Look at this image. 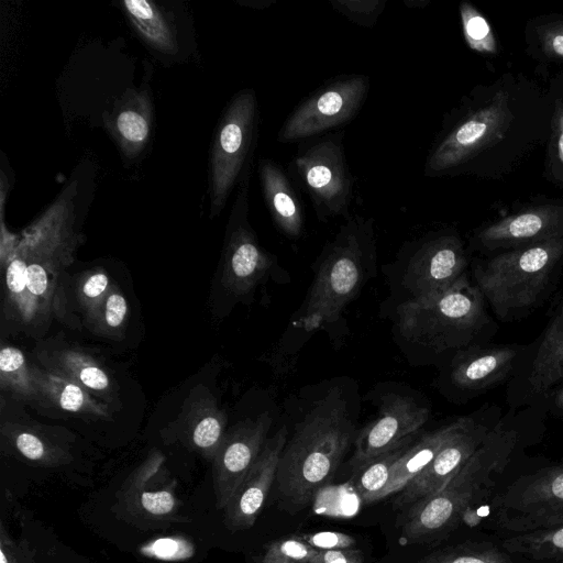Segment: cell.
<instances>
[{
  "label": "cell",
  "instance_id": "cell-30",
  "mask_svg": "<svg viewBox=\"0 0 563 563\" xmlns=\"http://www.w3.org/2000/svg\"><path fill=\"white\" fill-rule=\"evenodd\" d=\"M548 88L553 110L545 143L543 176L553 185L563 188V71L550 79Z\"/></svg>",
  "mask_w": 563,
  "mask_h": 563
},
{
  "label": "cell",
  "instance_id": "cell-8",
  "mask_svg": "<svg viewBox=\"0 0 563 563\" xmlns=\"http://www.w3.org/2000/svg\"><path fill=\"white\" fill-rule=\"evenodd\" d=\"M258 135L256 92L244 88L231 98L214 131L209 157L211 216L218 214L233 188L252 175Z\"/></svg>",
  "mask_w": 563,
  "mask_h": 563
},
{
  "label": "cell",
  "instance_id": "cell-3",
  "mask_svg": "<svg viewBox=\"0 0 563 563\" xmlns=\"http://www.w3.org/2000/svg\"><path fill=\"white\" fill-rule=\"evenodd\" d=\"M355 438L346 400L333 388L297 426L282 452L274 484L287 510L306 507L332 479Z\"/></svg>",
  "mask_w": 563,
  "mask_h": 563
},
{
  "label": "cell",
  "instance_id": "cell-12",
  "mask_svg": "<svg viewBox=\"0 0 563 563\" xmlns=\"http://www.w3.org/2000/svg\"><path fill=\"white\" fill-rule=\"evenodd\" d=\"M563 382V297L543 331L525 345L514 377L506 384L508 408L540 404Z\"/></svg>",
  "mask_w": 563,
  "mask_h": 563
},
{
  "label": "cell",
  "instance_id": "cell-40",
  "mask_svg": "<svg viewBox=\"0 0 563 563\" xmlns=\"http://www.w3.org/2000/svg\"><path fill=\"white\" fill-rule=\"evenodd\" d=\"M299 537L317 550L351 549L356 543L352 536L336 531L303 533Z\"/></svg>",
  "mask_w": 563,
  "mask_h": 563
},
{
  "label": "cell",
  "instance_id": "cell-36",
  "mask_svg": "<svg viewBox=\"0 0 563 563\" xmlns=\"http://www.w3.org/2000/svg\"><path fill=\"white\" fill-rule=\"evenodd\" d=\"M111 287L109 275L102 269L86 272L78 280L76 295L88 322L97 316Z\"/></svg>",
  "mask_w": 563,
  "mask_h": 563
},
{
  "label": "cell",
  "instance_id": "cell-35",
  "mask_svg": "<svg viewBox=\"0 0 563 563\" xmlns=\"http://www.w3.org/2000/svg\"><path fill=\"white\" fill-rule=\"evenodd\" d=\"M129 316V306L124 295L112 285L97 316L89 322L95 330L107 336H120Z\"/></svg>",
  "mask_w": 563,
  "mask_h": 563
},
{
  "label": "cell",
  "instance_id": "cell-27",
  "mask_svg": "<svg viewBox=\"0 0 563 563\" xmlns=\"http://www.w3.org/2000/svg\"><path fill=\"white\" fill-rule=\"evenodd\" d=\"M122 10L139 36L153 49L164 54L178 51L176 30L156 3L147 0H124Z\"/></svg>",
  "mask_w": 563,
  "mask_h": 563
},
{
  "label": "cell",
  "instance_id": "cell-18",
  "mask_svg": "<svg viewBox=\"0 0 563 563\" xmlns=\"http://www.w3.org/2000/svg\"><path fill=\"white\" fill-rule=\"evenodd\" d=\"M429 409L407 396H385L378 416L356 435L350 460L353 473L374 459L413 441L429 419Z\"/></svg>",
  "mask_w": 563,
  "mask_h": 563
},
{
  "label": "cell",
  "instance_id": "cell-2",
  "mask_svg": "<svg viewBox=\"0 0 563 563\" xmlns=\"http://www.w3.org/2000/svg\"><path fill=\"white\" fill-rule=\"evenodd\" d=\"M548 418L541 405L508 408L442 489L405 509L401 516L404 537L418 541L444 532L472 506L490 500L498 479L512 462L526 448L542 439Z\"/></svg>",
  "mask_w": 563,
  "mask_h": 563
},
{
  "label": "cell",
  "instance_id": "cell-47",
  "mask_svg": "<svg viewBox=\"0 0 563 563\" xmlns=\"http://www.w3.org/2000/svg\"><path fill=\"white\" fill-rule=\"evenodd\" d=\"M0 563H8V560L5 558L3 550H1V552H0Z\"/></svg>",
  "mask_w": 563,
  "mask_h": 563
},
{
  "label": "cell",
  "instance_id": "cell-34",
  "mask_svg": "<svg viewBox=\"0 0 563 563\" xmlns=\"http://www.w3.org/2000/svg\"><path fill=\"white\" fill-rule=\"evenodd\" d=\"M459 11L463 35L468 47L479 54H497L498 45L487 19L467 1L460 3Z\"/></svg>",
  "mask_w": 563,
  "mask_h": 563
},
{
  "label": "cell",
  "instance_id": "cell-43",
  "mask_svg": "<svg viewBox=\"0 0 563 563\" xmlns=\"http://www.w3.org/2000/svg\"><path fill=\"white\" fill-rule=\"evenodd\" d=\"M540 404L543 405L549 418L563 421V382Z\"/></svg>",
  "mask_w": 563,
  "mask_h": 563
},
{
  "label": "cell",
  "instance_id": "cell-32",
  "mask_svg": "<svg viewBox=\"0 0 563 563\" xmlns=\"http://www.w3.org/2000/svg\"><path fill=\"white\" fill-rule=\"evenodd\" d=\"M416 563H515V560L493 542L466 541L434 551Z\"/></svg>",
  "mask_w": 563,
  "mask_h": 563
},
{
  "label": "cell",
  "instance_id": "cell-44",
  "mask_svg": "<svg viewBox=\"0 0 563 563\" xmlns=\"http://www.w3.org/2000/svg\"><path fill=\"white\" fill-rule=\"evenodd\" d=\"M178 543L172 539H159L153 544V552L164 559L173 558L178 551Z\"/></svg>",
  "mask_w": 563,
  "mask_h": 563
},
{
  "label": "cell",
  "instance_id": "cell-25",
  "mask_svg": "<svg viewBox=\"0 0 563 563\" xmlns=\"http://www.w3.org/2000/svg\"><path fill=\"white\" fill-rule=\"evenodd\" d=\"M40 402H47L64 411L109 419L107 405L96 400L81 385L46 368L33 365Z\"/></svg>",
  "mask_w": 563,
  "mask_h": 563
},
{
  "label": "cell",
  "instance_id": "cell-9",
  "mask_svg": "<svg viewBox=\"0 0 563 563\" xmlns=\"http://www.w3.org/2000/svg\"><path fill=\"white\" fill-rule=\"evenodd\" d=\"M490 521L508 536L563 525V457L519 475L490 498Z\"/></svg>",
  "mask_w": 563,
  "mask_h": 563
},
{
  "label": "cell",
  "instance_id": "cell-24",
  "mask_svg": "<svg viewBox=\"0 0 563 563\" xmlns=\"http://www.w3.org/2000/svg\"><path fill=\"white\" fill-rule=\"evenodd\" d=\"M191 443L209 455H216L225 434V413L205 388L191 394L180 416Z\"/></svg>",
  "mask_w": 563,
  "mask_h": 563
},
{
  "label": "cell",
  "instance_id": "cell-17",
  "mask_svg": "<svg viewBox=\"0 0 563 563\" xmlns=\"http://www.w3.org/2000/svg\"><path fill=\"white\" fill-rule=\"evenodd\" d=\"M250 179L251 176L239 185L228 222L223 254L222 284L236 296L251 292L273 263L249 222Z\"/></svg>",
  "mask_w": 563,
  "mask_h": 563
},
{
  "label": "cell",
  "instance_id": "cell-31",
  "mask_svg": "<svg viewBox=\"0 0 563 563\" xmlns=\"http://www.w3.org/2000/svg\"><path fill=\"white\" fill-rule=\"evenodd\" d=\"M527 54L542 62L563 63V15L531 19L525 29Z\"/></svg>",
  "mask_w": 563,
  "mask_h": 563
},
{
  "label": "cell",
  "instance_id": "cell-19",
  "mask_svg": "<svg viewBox=\"0 0 563 563\" xmlns=\"http://www.w3.org/2000/svg\"><path fill=\"white\" fill-rule=\"evenodd\" d=\"M272 426V417L263 412L255 419L238 423L225 434L214 455V474L219 507H225L251 471Z\"/></svg>",
  "mask_w": 563,
  "mask_h": 563
},
{
  "label": "cell",
  "instance_id": "cell-13",
  "mask_svg": "<svg viewBox=\"0 0 563 563\" xmlns=\"http://www.w3.org/2000/svg\"><path fill=\"white\" fill-rule=\"evenodd\" d=\"M501 416L503 410L494 404H486L472 412L466 426L397 494L394 508L406 509L419 499L442 489L473 455Z\"/></svg>",
  "mask_w": 563,
  "mask_h": 563
},
{
  "label": "cell",
  "instance_id": "cell-33",
  "mask_svg": "<svg viewBox=\"0 0 563 563\" xmlns=\"http://www.w3.org/2000/svg\"><path fill=\"white\" fill-rule=\"evenodd\" d=\"M412 443L413 441L382 454L353 473V486L364 501H375L379 493L386 487L393 466Z\"/></svg>",
  "mask_w": 563,
  "mask_h": 563
},
{
  "label": "cell",
  "instance_id": "cell-28",
  "mask_svg": "<svg viewBox=\"0 0 563 563\" xmlns=\"http://www.w3.org/2000/svg\"><path fill=\"white\" fill-rule=\"evenodd\" d=\"M500 547L530 563H563V525L508 536Z\"/></svg>",
  "mask_w": 563,
  "mask_h": 563
},
{
  "label": "cell",
  "instance_id": "cell-20",
  "mask_svg": "<svg viewBox=\"0 0 563 563\" xmlns=\"http://www.w3.org/2000/svg\"><path fill=\"white\" fill-rule=\"evenodd\" d=\"M286 443V428H282L266 440L251 471L227 505L228 520L232 528L247 529L254 525L275 483L279 459Z\"/></svg>",
  "mask_w": 563,
  "mask_h": 563
},
{
  "label": "cell",
  "instance_id": "cell-23",
  "mask_svg": "<svg viewBox=\"0 0 563 563\" xmlns=\"http://www.w3.org/2000/svg\"><path fill=\"white\" fill-rule=\"evenodd\" d=\"M470 419L471 413L459 417L452 422L426 433L417 442L412 443L393 466L390 478L375 501L398 494L405 488L410 481L431 463L441 448L466 426Z\"/></svg>",
  "mask_w": 563,
  "mask_h": 563
},
{
  "label": "cell",
  "instance_id": "cell-21",
  "mask_svg": "<svg viewBox=\"0 0 563 563\" xmlns=\"http://www.w3.org/2000/svg\"><path fill=\"white\" fill-rule=\"evenodd\" d=\"M258 177L276 227L288 238L298 239L305 230V209L289 175L275 161L261 158Z\"/></svg>",
  "mask_w": 563,
  "mask_h": 563
},
{
  "label": "cell",
  "instance_id": "cell-16",
  "mask_svg": "<svg viewBox=\"0 0 563 563\" xmlns=\"http://www.w3.org/2000/svg\"><path fill=\"white\" fill-rule=\"evenodd\" d=\"M526 344L484 343L456 352L448 363L445 386L459 400H470L515 375Z\"/></svg>",
  "mask_w": 563,
  "mask_h": 563
},
{
  "label": "cell",
  "instance_id": "cell-15",
  "mask_svg": "<svg viewBox=\"0 0 563 563\" xmlns=\"http://www.w3.org/2000/svg\"><path fill=\"white\" fill-rule=\"evenodd\" d=\"M470 255L455 230L430 232L412 246L402 283L413 297L443 291L470 273Z\"/></svg>",
  "mask_w": 563,
  "mask_h": 563
},
{
  "label": "cell",
  "instance_id": "cell-46",
  "mask_svg": "<svg viewBox=\"0 0 563 563\" xmlns=\"http://www.w3.org/2000/svg\"><path fill=\"white\" fill-rule=\"evenodd\" d=\"M406 7L410 9H423L430 1L429 0H404Z\"/></svg>",
  "mask_w": 563,
  "mask_h": 563
},
{
  "label": "cell",
  "instance_id": "cell-7",
  "mask_svg": "<svg viewBox=\"0 0 563 563\" xmlns=\"http://www.w3.org/2000/svg\"><path fill=\"white\" fill-rule=\"evenodd\" d=\"M75 188L63 195L23 230L16 250L25 257L27 290L36 316L63 311L60 277L71 264L79 234L74 231Z\"/></svg>",
  "mask_w": 563,
  "mask_h": 563
},
{
  "label": "cell",
  "instance_id": "cell-37",
  "mask_svg": "<svg viewBox=\"0 0 563 563\" xmlns=\"http://www.w3.org/2000/svg\"><path fill=\"white\" fill-rule=\"evenodd\" d=\"M317 551L299 536L285 537L269 544L263 563H310Z\"/></svg>",
  "mask_w": 563,
  "mask_h": 563
},
{
  "label": "cell",
  "instance_id": "cell-26",
  "mask_svg": "<svg viewBox=\"0 0 563 563\" xmlns=\"http://www.w3.org/2000/svg\"><path fill=\"white\" fill-rule=\"evenodd\" d=\"M46 369L68 378L100 397L113 396L108 372L90 355L74 349L53 351L45 357Z\"/></svg>",
  "mask_w": 563,
  "mask_h": 563
},
{
  "label": "cell",
  "instance_id": "cell-1",
  "mask_svg": "<svg viewBox=\"0 0 563 563\" xmlns=\"http://www.w3.org/2000/svg\"><path fill=\"white\" fill-rule=\"evenodd\" d=\"M552 110L549 88L523 73L506 71L474 86L444 114L424 176L503 178L545 145Z\"/></svg>",
  "mask_w": 563,
  "mask_h": 563
},
{
  "label": "cell",
  "instance_id": "cell-11",
  "mask_svg": "<svg viewBox=\"0 0 563 563\" xmlns=\"http://www.w3.org/2000/svg\"><path fill=\"white\" fill-rule=\"evenodd\" d=\"M369 86V77L362 74L340 75L325 81L289 113L277 140L302 142L350 122L366 101Z\"/></svg>",
  "mask_w": 563,
  "mask_h": 563
},
{
  "label": "cell",
  "instance_id": "cell-29",
  "mask_svg": "<svg viewBox=\"0 0 563 563\" xmlns=\"http://www.w3.org/2000/svg\"><path fill=\"white\" fill-rule=\"evenodd\" d=\"M0 387L16 400L40 402L33 365L12 345H2L0 351Z\"/></svg>",
  "mask_w": 563,
  "mask_h": 563
},
{
  "label": "cell",
  "instance_id": "cell-41",
  "mask_svg": "<svg viewBox=\"0 0 563 563\" xmlns=\"http://www.w3.org/2000/svg\"><path fill=\"white\" fill-rule=\"evenodd\" d=\"M363 552L356 549L318 550L310 563H363Z\"/></svg>",
  "mask_w": 563,
  "mask_h": 563
},
{
  "label": "cell",
  "instance_id": "cell-45",
  "mask_svg": "<svg viewBox=\"0 0 563 563\" xmlns=\"http://www.w3.org/2000/svg\"><path fill=\"white\" fill-rule=\"evenodd\" d=\"M277 0H247V1H239L241 5L249 7L255 10H265L269 7L274 5Z\"/></svg>",
  "mask_w": 563,
  "mask_h": 563
},
{
  "label": "cell",
  "instance_id": "cell-14",
  "mask_svg": "<svg viewBox=\"0 0 563 563\" xmlns=\"http://www.w3.org/2000/svg\"><path fill=\"white\" fill-rule=\"evenodd\" d=\"M563 238V199L533 203L474 230L467 250L486 257Z\"/></svg>",
  "mask_w": 563,
  "mask_h": 563
},
{
  "label": "cell",
  "instance_id": "cell-22",
  "mask_svg": "<svg viewBox=\"0 0 563 563\" xmlns=\"http://www.w3.org/2000/svg\"><path fill=\"white\" fill-rule=\"evenodd\" d=\"M153 107L146 90H129L108 113L107 125L123 155L136 158L148 143Z\"/></svg>",
  "mask_w": 563,
  "mask_h": 563
},
{
  "label": "cell",
  "instance_id": "cell-6",
  "mask_svg": "<svg viewBox=\"0 0 563 563\" xmlns=\"http://www.w3.org/2000/svg\"><path fill=\"white\" fill-rule=\"evenodd\" d=\"M375 255V220L347 216L323 250L301 318L305 330H314L339 318L363 285Z\"/></svg>",
  "mask_w": 563,
  "mask_h": 563
},
{
  "label": "cell",
  "instance_id": "cell-10",
  "mask_svg": "<svg viewBox=\"0 0 563 563\" xmlns=\"http://www.w3.org/2000/svg\"><path fill=\"white\" fill-rule=\"evenodd\" d=\"M343 137V132H335L305 140L290 162V170L307 192L320 221L339 216L346 218L353 199L354 178Z\"/></svg>",
  "mask_w": 563,
  "mask_h": 563
},
{
  "label": "cell",
  "instance_id": "cell-42",
  "mask_svg": "<svg viewBox=\"0 0 563 563\" xmlns=\"http://www.w3.org/2000/svg\"><path fill=\"white\" fill-rule=\"evenodd\" d=\"M141 504L148 512L154 515H164L169 512L175 506V499L170 493L162 492H146L141 496Z\"/></svg>",
  "mask_w": 563,
  "mask_h": 563
},
{
  "label": "cell",
  "instance_id": "cell-4",
  "mask_svg": "<svg viewBox=\"0 0 563 563\" xmlns=\"http://www.w3.org/2000/svg\"><path fill=\"white\" fill-rule=\"evenodd\" d=\"M563 268V238L471 261L470 274L488 308L514 322L542 306Z\"/></svg>",
  "mask_w": 563,
  "mask_h": 563
},
{
  "label": "cell",
  "instance_id": "cell-39",
  "mask_svg": "<svg viewBox=\"0 0 563 563\" xmlns=\"http://www.w3.org/2000/svg\"><path fill=\"white\" fill-rule=\"evenodd\" d=\"M3 429L8 430L7 434L12 439L16 450L27 460L44 461L52 451L45 440L29 429L12 424Z\"/></svg>",
  "mask_w": 563,
  "mask_h": 563
},
{
  "label": "cell",
  "instance_id": "cell-38",
  "mask_svg": "<svg viewBox=\"0 0 563 563\" xmlns=\"http://www.w3.org/2000/svg\"><path fill=\"white\" fill-rule=\"evenodd\" d=\"M332 9L349 21L363 26L374 27L385 11L386 0H329Z\"/></svg>",
  "mask_w": 563,
  "mask_h": 563
},
{
  "label": "cell",
  "instance_id": "cell-5",
  "mask_svg": "<svg viewBox=\"0 0 563 563\" xmlns=\"http://www.w3.org/2000/svg\"><path fill=\"white\" fill-rule=\"evenodd\" d=\"M398 328L407 341L449 360L463 349L492 342L498 331L470 273L443 291L400 305Z\"/></svg>",
  "mask_w": 563,
  "mask_h": 563
}]
</instances>
